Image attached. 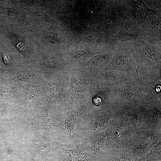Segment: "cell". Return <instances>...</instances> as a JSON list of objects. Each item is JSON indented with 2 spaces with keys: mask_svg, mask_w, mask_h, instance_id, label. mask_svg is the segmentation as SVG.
Returning a JSON list of instances; mask_svg holds the SVG:
<instances>
[{
  "mask_svg": "<svg viewBox=\"0 0 161 161\" xmlns=\"http://www.w3.org/2000/svg\"><path fill=\"white\" fill-rule=\"evenodd\" d=\"M17 47L20 51L24 55L27 56H28V54L26 50V47L24 44L19 43L17 45Z\"/></svg>",
  "mask_w": 161,
  "mask_h": 161,
  "instance_id": "3957f363",
  "label": "cell"
},
{
  "mask_svg": "<svg viewBox=\"0 0 161 161\" xmlns=\"http://www.w3.org/2000/svg\"><path fill=\"white\" fill-rule=\"evenodd\" d=\"M148 38L147 33L139 25L127 18L126 16L121 23L116 36V43L124 41L146 40Z\"/></svg>",
  "mask_w": 161,
  "mask_h": 161,
  "instance_id": "6da1fadb",
  "label": "cell"
},
{
  "mask_svg": "<svg viewBox=\"0 0 161 161\" xmlns=\"http://www.w3.org/2000/svg\"><path fill=\"white\" fill-rule=\"evenodd\" d=\"M161 89V86L160 85L157 86L156 88V90L157 93L160 92Z\"/></svg>",
  "mask_w": 161,
  "mask_h": 161,
  "instance_id": "52a82bcc",
  "label": "cell"
},
{
  "mask_svg": "<svg viewBox=\"0 0 161 161\" xmlns=\"http://www.w3.org/2000/svg\"><path fill=\"white\" fill-rule=\"evenodd\" d=\"M26 90V93H27V94H26V95H27V96H28L30 95V92H29L28 91V90ZM31 93L32 94L31 95H33L34 96V95H35V93H34V91L33 90Z\"/></svg>",
  "mask_w": 161,
  "mask_h": 161,
  "instance_id": "8992f818",
  "label": "cell"
},
{
  "mask_svg": "<svg viewBox=\"0 0 161 161\" xmlns=\"http://www.w3.org/2000/svg\"><path fill=\"white\" fill-rule=\"evenodd\" d=\"M92 102L94 105L96 106H100L102 104L103 100L100 97L96 96L93 98Z\"/></svg>",
  "mask_w": 161,
  "mask_h": 161,
  "instance_id": "7a4b0ae2",
  "label": "cell"
},
{
  "mask_svg": "<svg viewBox=\"0 0 161 161\" xmlns=\"http://www.w3.org/2000/svg\"><path fill=\"white\" fill-rule=\"evenodd\" d=\"M25 77V79H29L30 77H32V75H30V73H19V76L21 79H23L24 77Z\"/></svg>",
  "mask_w": 161,
  "mask_h": 161,
  "instance_id": "277c9868",
  "label": "cell"
},
{
  "mask_svg": "<svg viewBox=\"0 0 161 161\" xmlns=\"http://www.w3.org/2000/svg\"><path fill=\"white\" fill-rule=\"evenodd\" d=\"M3 60L5 64H8L10 62L9 58L8 57V55L5 54L3 55Z\"/></svg>",
  "mask_w": 161,
  "mask_h": 161,
  "instance_id": "5b68a950",
  "label": "cell"
}]
</instances>
